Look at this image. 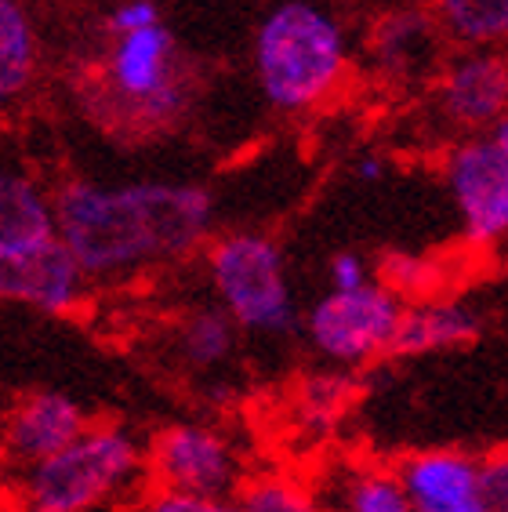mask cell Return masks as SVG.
Instances as JSON below:
<instances>
[{"mask_svg": "<svg viewBox=\"0 0 508 512\" xmlns=\"http://www.w3.org/2000/svg\"><path fill=\"white\" fill-rule=\"evenodd\" d=\"M414 512H494L479 458L461 451H418L396 465Z\"/></svg>", "mask_w": 508, "mask_h": 512, "instance_id": "obj_12", "label": "cell"}, {"mask_svg": "<svg viewBox=\"0 0 508 512\" xmlns=\"http://www.w3.org/2000/svg\"><path fill=\"white\" fill-rule=\"evenodd\" d=\"M149 476L146 447L124 425H88L55 458L19 473V512H88Z\"/></svg>", "mask_w": 508, "mask_h": 512, "instance_id": "obj_3", "label": "cell"}, {"mask_svg": "<svg viewBox=\"0 0 508 512\" xmlns=\"http://www.w3.org/2000/svg\"><path fill=\"white\" fill-rule=\"evenodd\" d=\"M436 113L461 135H490L508 113V59L494 48L458 51L432 80Z\"/></svg>", "mask_w": 508, "mask_h": 512, "instance_id": "obj_10", "label": "cell"}, {"mask_svg": "<svg viewBox=\"0 0 508 512\" xmlns=\"http://www.w3.org/2000/svg\"><path fill=\"white\" fill-rule=\"evenodd\" d=\"M240 512H323L316 494L291 476H254L236 494Z\"/></svg>", "mask_w": 508, "mask_h": 512, "instance_id": "obj_20", "label": "cell"}, {"mask_svg": "<svg viewBox=\"0 0 508 512\" xmlns=\"http://www.w3.org/2000/svg\"><path fill=\"white\" fill-rule=\"evenodd\" d=\"M37 73V30L22 0H0V102H19Z\"/></svg>", "mask_w": 508, "mask_h": 512, "instance_id": "obj_16", "label": "cell"}, {"mask_svg": "<svg viewBox=\"0 0 508 512\" xmlns=\"http://www.w3.org/2000/svg\"><path fill=\"white\" fill-rule=\"evenodd\" d=\"M102 91L109 106L146 128H164L182 117L189 91L175 37L164 22L109 40Z\"/></svg>", "mask_w": 508, "mask_h": 512, "instance_id": "obj_5", "label": "cell"}, {"mask_svg": "<svg viewBox=\"0 0 508 512\" xmlns=\"http://www.w3.org/2000/svg\"><path fill=\"white\" fill-rule=\"evenodd\" d=\"M352 175L360 178L363 186H378L381 178L389 175V168H385V160H381L378 153H363V157L356 160V168H352Z\"/></svg>", "mask_w": 508, "mask_h": 512, "instance_id": "obj_26", "label": "cell"}, {"mask_svg": "<svg viewBox=\"0 0 508 512\" xmlns=\"http://www.w3.org/2000/svg\"><path fill=\"white\" fill-rule=\"evenodd\" d=\"M146 462L157 491L236 498L244 487V469L233 444L211 425H167L146 447Z\"/></svg>", "mask_w": 508, "mask_h": 512, "instance_id": "obj_7", "label": "cell"}, {"mask_svg": "<svg viewBox=\"0 0 508 512\" xmlns=\"http://www.w3.org/2000/svg\"><path fill=\"white\" fill-rule=\"evenodd\" d=\"M479 473H483V491L494 512H508V451L479 458Z\"/></svg>", "mask_w": 508, "mask_h": 512, "instance_id": "obj_25", "label": "cell"}, {"mask_svg": "<svg viewBox=\"0 0 508 512\" xmlns=\"http://www.w3.org/2000/svg\"><path fill=\"white\" fill-rule=\"evenodd\" d=\"M483 335V313L465 298H421L407 302L392 342V356H429L461 349Z\"/></svg>", "mask_w": 508, "mask_h": 512, "instance_id": "obj_15", "label": "cell"}, {"mask_svg": "<svg viewBox=\"0 0 508 512\" xmlns=\"http://www.w3.org/2000/svg\"><path fill=\"white\" fill-rule=\"evenodd\" d=\"M378 276L371 273L367 258L356 255V251H338V255L327 262V284L331 291H360V287L374 284Z\"/></svg>", "mask_w": 508, "mask_h": 512, "instance_id": "obj_24", "label": "cell"}, {"mask_svg": "<svg viewBox=\"0 0 508 512\" xmlns=\"http://www.w3.org/2000/svg\"><path fill=\"white\" fill-rule=\"evenodd\" d=\"M403 302L381 280L360 291H327L305 313V338L323 360L338 367H360L374 356L392 353L403 320Z\"/></svg>", "mask_w": 508, "mask_h": 512, "instance_id": "obj_6", "label": "cell"}, {"mask_svg": "<svg viewBox=\"0 0 508 512\" xmlns=\"http://www.w3.org/2000/svg\"><path fill=\"white\" fill-rule=\"evenodd\" d=\"M62 244L55 193L22 171L0 175V266H19Z\"/></svg>", "mask_w": 508, "mask_h": 512, "instance_id": "obj_13", "label": "cell"}, {"mask_svg": "<svg viewBox=\"0 0 508 512\" xmlns=\"http://www.w3.org/2000/svg\"><path fill=\"white\" fill-rule=\"evenodd\" d=\"M381 284L392 287V291L407 302L414 291H418V295H425V291L432 287V280H429V269L421 266L418 258L392 255L389 262H385V269H381Z\"/></svg>", "mask_w": 508, "mask_h": 512, "instance_id": "obj_21", "label": "cell"}, {"mask_svg": "<svg viewBox=\"0 0 508 512\" xmlns=\"http://www.w3.org/2000/svg\"><path fill=\"white\" fill-rule=\"evenodd\" d=\"M84 429H88V418L73 396L55 389H33L19 396L4 418V454L22 473L66 451Z\"/></svg>", "mask_w": 508, "mask_h": 512, "instance_id": "obj_11", "label": "cell"}, {"mask_svg": "<svg viewBox=\"0 0 508 512\" xmlns=\"http://www.w3.org/2000/svg\"><path fill=\"white\" fill-rule=\"evenodd\" d=\"M443 182L465 240L487 247L508 237V153L494 135L461 138L443 160Z\"/></svg>", "mask_w": 508, "mask_h": 512, "instance_id": "obj_8", "label": "cell"}, {"mask_svg": "<svg viewBox=\"0 0 508 512\" xmlns=\"http://www.w3.org/2000/svg\"><path fill=\"white\" fill-rule=\"evenodd\" d=\"M84 291H88V273L80 269L77 255L66 247V240L44 255L30 258V262L0 266V295L44 316L77 313Z\"/></svg>", "mask_w": 508, "mask_h": 512, "instance_id": "obj_14", "label": "cell"}, {"mask_svg": "<svg viewBox=\"0 0 508 512\" xmlns=\"http://www.w3.org/2000/svg\"><path fill=\"white\" fill-rule=\"evenodd\" d=\"M236 320L225 313L222 306H204L193 309V313L182 320L178 327V353L189 367L196 371H211V367H222L229 356H233L236 345Z\"/></svg>", "mask_w": 508, "mask_h": 512, "instance_id": "obj_19", "label": "cell"}, {"mask_svg": "<svg viewBox=\"0 0 508 512\" xmlns=\"http://www.w3.org/2000/svg\"><path fill=\"white\" fill-rule=\"evenodd\" d=\"M443 33L432 8L418 4H396L385 8L371 22L367 33V66L385 88H414L425 80H436L443 62Z\"/></svg>", "mask_w": 508, "mask_h": 512, "instance_id": "obj_9", "label": "cell"}, {"mask_svg": "<svg viewBox=\"0 0 508 512\" xmlns=\"http://www.w3.org/2000/svg\"><path fill=\"white\" fill-rule=\"evenodd\" d=\"M490 135H494V142H498V146L508 153V113H505V117H501V124H498V128H494V131H490Z\"/></svg>", "mask_w": 508, "mask_h": 512, "instance_id": "obj_27", "label": "cell"}, {"mask_svg": "<svg viewBox=\"0 0 508 512\" xmlns=\"http://www.w3.org/2000/svg\"><path fill=\"white\" fill-rule=\"evenodd\" d=\"M251 66L276 113H309L338 95L349 77V30L323 0H276L254 26Z\"/></svg>", "mask_w": 508, "mask_h": 512, "instance_id": "obj_2", "label": "cell"}, {"mask_svg": "<svg viewBox=\"0 0 508 512\" xmlns=\"http://www.w3.org/2000/svg\"><path fill=\"white\" fill-rule=\"evenodd\" d=\"M157 22H164L160 19L157 0H120L117 8L106 15V33L109 37H124V33L149 30Z\"/></svg>", "mask_w": 508, "mask_h": 512, "instance_id": "obj_22", "label": "cell"}, {"mask_svg": "<svg viewBox=\"0 0 508 512\" xmlns=\"http://www.w3.org/2000/svg\"><path fill=\"white\" fill-rule=\"evenodd\" d=\"M334 512H414L396 469L378 465H349L334 480Z\"/></svg>", "mask_w": 508, "mask_h": 512, "instance_id": "obj_18", "label": "cell"}, {"mask_svg": "<svg viewBox=\"0 0 508 512\" xmlns=\"http://www.w3.org/2000/svg\"><path fill=\"white\" fill-rule=\"evenodd\" d=\"M432 11L461 51L498 48L508 40V0H432Z\"/></svg>", "mask_w": 508, "mask_h": 512, "instance_id": "obj_17", "label": "cell"}, {"mask_svg": "<svg viewBox=\"0 0 508 512\" xmlns=\"http://www.w3.org/2000/svg\"><path fill=\"white\" fill-rule=\"evenodd\" d=\"M207 280L218 306L247 335H287L298 327L291 276L280 244L262 233H222L207 244Z\"/></svg>", "mask_w": 508, "mask_h": 512, "instance_id": "obj_4", "label": "cell"}, {"mask_svg": "<svg viewBox=\"0 0 508 512\" xmlns=\"http://www.w3.org/2000/svg\"><path fill=\"white\" fill-rule=\"evenodd\" d=\"M149 512H240L236 498H207V494L157 491L149 498Z\"/></svg>", "mask_w": 508, "mask_h": 512, "instance_id": "obj_23", "label": "cell"}, {"mask_svg": "<svg viewBox=\"0 0 508 512\" xmlns=\"http://www.w3.org/2000/svg\"><path fill=\"white\" fill-rule=\"evenodd\" d=\"M59 229L88 280H117L178 262L207 244L215 197L196 182H91L55 189Z\"/></svg>", "mask_w": 508, "mask_h": 512, "instance_id": "obj_1", "label": "cell"}]
</instances>
